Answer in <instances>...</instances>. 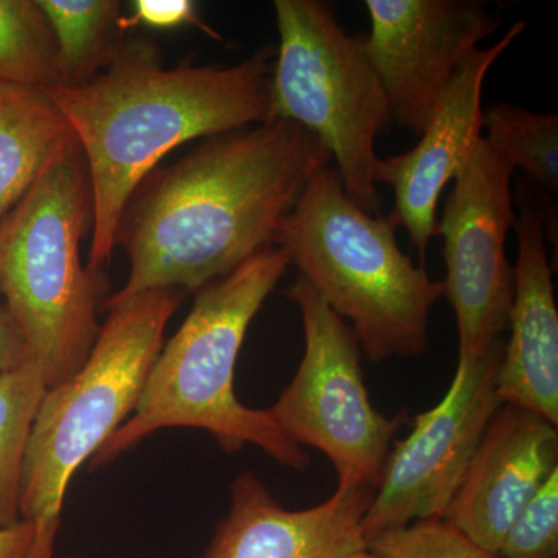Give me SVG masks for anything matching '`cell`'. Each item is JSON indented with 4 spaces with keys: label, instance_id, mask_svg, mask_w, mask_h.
I'll use <instances>...</instances> for the list:
<instances>
[{
    "label": "cell",
    "instance_id": "obj_1",
    "mask_svg": "<svg viewBox=\"0 0 558 558\" xmlns=\"http://www.w3.org/2000/svg\"><path fill=\"white\" fill-rule=\"evenodd\" d=\"M332 156L312 132L275 119L205 138L150 174L121 219L126 284L106 301L150 290L197 292L277 241L279 227Z\"/></svg>",
    "mask_w": 558,
    "mask_h": 558
},
{
    "label": "cell",
    "instance_id": "obj_2",
    "mask_svg": "<svg viewBox=\"0 0 558 558\" xmlns=\"http://www.w3.org/2000/svg\"><path fill=\"white\" fill-rule=\"evenodd\" d=\"M275 54L264 47L229 68L167 69L153 44L134 40L90 83L46 92L86 160L92 270L105 271L128 205L172 149L275 120Z\"/></svg>",
    "mask_w": 558,
    "mask_h": 558
},
{
    "label": "cell",
    "instance_id": "obj_3",
    "mask_svg": "<svg viewBox=\"0 0 558 558\" xmlns=\"http://www.w3.org/2000/svg\"><path fill=\"white\" fill-rule=\"evenodd\" d=\"M289 266L288 252L271 245L197 290L189 317L161 347L134 413L92 457V468L116 461L159 429L190 427L208 432L227 453L256 446L284 468L310 469V457L270 410L245 407L234 391L248 326Z\"/></svg>",
    "mask_w": 558,
    "mask_h": 558
},
{
    "label": "cell",
    "instance_id": "obj_4",
    "mask_svg": "<svg viewBox=\"0 0 558 558\" xmlns=\"http://www.w3.org/2000/svg\"><path fill=\"white\" fill-rule=\"evenodd\" d=\"M275 245L348 323L369 360L427 351L429 314L446 293L444 282L400 250L388 218L348 196L337 170L325 168L311 180Z\"/></svg>",
    "mask_w": 558,
    "mask_h": 558
},
{
    "label": "cell",
    "instance_id": "obj_5",
    "mask_svg": "<svg viewBox=\"0 0 558 558\" xmlns=\"http://www.w3.org/2000/svg\"><path fill=\"white\" fill-rule=\"evenodd\" d=\"M92 222L86 160L69 150L0 219V292L47 388L70 379L100 333L105 271L81 263Z\"/></svg>",
    "mask_w": 558,
    "mask_h": 558
},
{
    "label": "cell",
    "instance_id": "obj_6",
    "mask_svg": "<svg viewBox=\"0 0 558 558\" xmlns=\"http://www.w3.org/2000/svg\"><path fill=\"white\" fill-rule=\"evenodd\" d=\"M183 296L159 289L105 301L108 319L89 357L40 400L25 451L22 520L57 535L70 480L134 413Z\"/></svg>",
    "mask_w": 558,
    "mask_h": 558
},
{
    "label": "cell",
    "instance_id": "obj_7",
    "mask_svg": "<svg viewBox=\"0 0 558 558\" xmlns=\"http://www.w3.org/2000/svg\"><path fill=\"white\" fill-rule=\"evenodd\" d=\"M275 13V119L312 132L337 161L348 196L369 215H379L376 140L391 116L362 35H349L337 21L336 7L322 0H277Z\"/></svg>",
    "mask_w": 558,
    "mask_h": 558
},
{
    "label": "cell",
    "instance_id": "obj_8",
    "mask_svg": "<svg viewBox=\"0 0 558 558\" xmlns=\"http://www.w3.org/2000/svg\"><path fill=\"white\" fill-rule=\"evenodd\" d=\"M284 295L303 319L304 355L271 416L296 446L322 451L339 484L376 490L405 413L388 417L373 405L357 337L306 279L296 278Z\"/></svg>",
    "mask_w": 558,
    "mask_h": 558
},
{
    "label": "cell",
    "instance_id": "obj_9",
    "mask_svg": "<svg viewBox=\"0 0 558 558\" xmlns=\"http://www.w3.org/2000/svg\"><path fill=\"white\" fill-rule=\"evenodd\" d=\"M505 341L459 357L446 396L417 414L405 439L389 451L384 475L362 521L366 546L392 529L446 519L481 439L501 409L497 377Z\"/></svg>",
    "mask_w": 558,
    "mask_h": 558
},
{
    "label": "cell",
    "instance_id": "obj_10",
    "mask_svg": "<svg viewBox=\"0 0 558 558\" xmlns=\"http://www.w3.org/2000/svg\"><path fill=\"white\" fill-rule=\"evenodd\" d=\"M513 171L481 135L454 175L438 219L444 238V282L459 333V357H473L509 329L515 275L506 240L515 223Z\"/></svg>",
    "mask_w": 558,
    "mask_h": 558
},
{
    "label": "cell",
    "instance_id": "obj_11",
    "mask_svg": "<svg viewBox=\"0 0 558 558\" xmlns=\"http://www.w3.org/2000/svg\"><path fill=\"white\" fill-rule=\"evenodd\" d=\"M362 47L387 95L389 116L421 135L459 70L501 17L476 0H366Z\"/></svg>",
    "mask_w": 558,
    "mask_h": 558
},
{
    "label": "cell",
    "instance_id": "obj_12",
    "mask_svg": "<svg viewBox=\"0 0 558 558\" xmlns=\"http://www.w3.org/2000/svg\"><path fill=\"white\" fill-rule=\"evenodd\" d=\"M526 24L512 25L502 39L488 49H478L453 80L432 121L409 153L379 159L374 182L395 191V209L389 222L403 227L421 259L438 236L440 194L454 179L473 143L483 132L484 80L488 70L515 43Z\"/></svg>",
    "mask_w": 558,
    "mask_h": 558
},
{
    "label": "cell",
    "instance_id": "obj_13",
    "mask_svg": "<svg viewBox=\"0 0 558 558\" xmlns=\"http://www.w3.org/2000/svg\"><path fill=\"white\" fill-rule=\"evenodd\" d=\"M556 470V425L519 407L501 405L446 520L480 548L498 554L513 521Z\"/></svg>",
    "mask_w": 558,
    "mask_h": 558
},
{
    "label": "cell",
    "instance_id": "obj_14",
    "mask_svg": "<svg viewBox=\"0 0 558 558\" xmlns=\"http://www.w3.org/2000/svg\"><path fill=\"white\" fill-rule=\"evenodd\" d=\"M373 497L368 486L339 484L322 505L288 510L255 473H241L204 558H341L368 548L362 521Z\"/></svg>",
    "mask_w": 558,
    "mask_h": 558
},
{
    "label": "cell",
    "instance_id": "obj_15",
    "mask_svg": "<svg viewBox=\"0 0 558 558\" xmlns=\"http://www.w3.org/2000/svg\"><path fill=\"white\" fill-rule=\"evenodd\" d=\"M515 218L519 256L509 315L510 339L502 348L497 392L502 405L519 407L558 425V310L545 245L542 207L519 191Z\"/></svg>",
    "mask_w": 558,
    "mask_h": 558
},
{
    "label": "cell",
    "instance_id": "obj_16",
    "mask_svg": "<svg viewBox=\"0 0 558 558\" xmlns=\"http://www.w3.org/2000/svg\"><path fill=\"white\" fill-rule=\"evenodd\" d=\"M78 146L69 121L46 92L0 83V219L51 163Z\"/></svg>",
    "mask_w": 558,
    "mask_h": 558
},
{
    "label": "cell",
    "instance_id": "obj_17",
    "mask_svg": "<svg viewBox=\"0 0 558 558\" xmlns=\"http://www.w3.org/2000/svg\"><path fill=\"white\" fill-rule=\"evenodd\" d=\"M57 39L62 86H83L123 49L121 3L113 0H38Z\"/></svg>",
    "mask_w": 558,
    "mask_h": 558
},
{
    "label": "cell",
    "instance_id": "obj_18",
    "mask_svg": "<svg viewBox=\"0 0 558 558\" xmlns=\"http://www.w3.org/2000/svg\"><path fill=\"white\" fill-rule=\"evenodd\" d=\"M47 385L27 360L0 374V527L21 521V486L25 451Z\"/></svg>",
    "mask_w": 558,
    "mask_h": 558
},
{
    "label": "cell",
    "instance_id": "obj_19",
    "mask_svg": "<svg viewBox=\"0 0 558 558\" xmlns=\"http://www.w3.org/2000/svg\"><path fill=\"white\" fill-rule=\"evenodd\" d=\"M0 83L39 92L62 86L57 39L38 0H0Z\"/></svg>",
    "mask_w": 558,
    "mask_h": 558
},
{
    "label": "cell",
    "instance_id": "obj_20",
    "mask_svg": "<svg viewBox=\"0 0 558 558\" xmlns=\"http://www.w3.org/2000/svg\"><path fill=\"white\" fill-rule=\"evenodd\" d=\"M490 149L510 170H521L543 189L558 190V117L520 106H492L483 112Z\"/></svg>",
    "mask_w": 558,
    "mask_h": 558
},
{
    "label": "cell",
    "instance_id": "obj_21",
    "mask_svg": "<svg viewBox=\"0 0 558 558\" xmlns=\"http://www.w3.org/2000/svg\"><path fill=\"white\" fill-rule=\"evenodd\" d=\"M368 548L380 558H501L470 542L446 519L416 521L371 539Z\"/></svg>",
    "mask_w": 558,
    "mask_h": 558
},
{
    "label": "cell",
    "instance_id": "obj_22",
    "mask_svg": "<svg viewBox=\"0 0 558 558\" xmlns=\"http://www.w3.org/2000/svg\"><path fill=\"white\" fill-rule=\"evenodd\" d=\"M501 558H558V470L513 521Z\"/></svg>",
    "mask_w": 558,
    "mask_h": 558
},
{
    "label": "cell",
    "instance_id": "obj_23",
    "mask_svg": "<svg viewBox=\"0 0 558 558\" xmlns=\"http://www.w3.org/2000/svg\"><path fill=\"white\" fill-rule=\"evenodd\" d=\"M194 24L207 32L213 38H219L218 33L207 27L197 16L196 3L190 0H137L132 7L130 17L121 20L124 32L138 25L153 28H178L182 25Z\"/></svg>",
    "mask_w": 558,
    "mask_h": 558
},
{
    "label": "cell",
    "instance_id": "obj_24",
    "mask_svg": "<svg viewBox=\"0 0 558 558\" xmlns=\"http://www.w3.org/2000/svg\"><path fill=\"white\" fill-rule=\"evenodd\" d=\"M54 538L32 521H17L0 527V558H53Z\"/></svg>",
    "mask_w": 558,
    "mask_h": 558
},
{
    "label": "cell",
    "instance_id": "obj_25",
    "mask_svg": "<svg viewBox=\"0 0 558 558\" xmlns=\"http://www.w3.org/2000/svg\"><path fill=\"white\" fill-rule=\"evenodd\" d=\"M24 341L5 307H0V374L7 373L27 362Z\"/></svg>",
    "mask_w": 558,
    "mask_h": 558
},
{
    "label": "cell",
    "instance_id": "obj_26",
    "mask_svg": "<svg viewBox=\"0 0 558 558\" xmlns=\"http://www.w3.org/2000/svg\"><path fill=\"white\" fill-rule=\"evenodd\" d=\"M341 558H380L379 556H376V554L373 553L369 548H363L357 550H352V553L347 554V556H343Z\"/></svg>",
    "mask_w": 558,
    "mask_h": 558
}]
</instances>
